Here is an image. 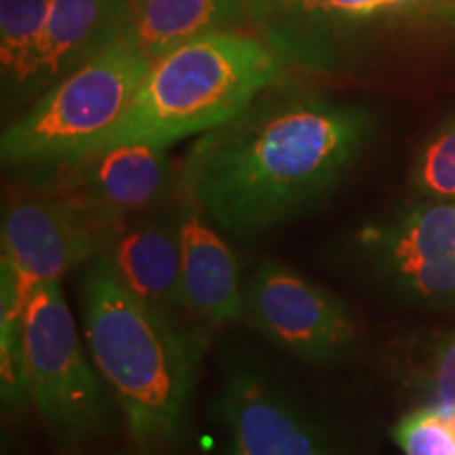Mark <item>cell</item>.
Segmentation results:
<instances>
[{
	"label": "cell",
	"instance_id": "cell-1",
	"mask_svg": "<svg viewBox=\"0 0 455 455\" xmlns=\"http://www.w3.org/2000/svg\"><path fill=\"white\" fill-rule=\"evenodd\" d=\"M369 133L365 108L275 84L195 141L180 184L218 230L253 241L327 198Z\"/></svg>",
	"mask_w": 455,
	"mask_h": 455
},
{
	"label": "cell",
	"instance_id": "cell-2",
	"mask_svg": "<svg viewBox=\"0 0 455 455\" xmlns=\"http://www.w3.org/2000/svg\"><path fill=\"white\" fill-rule=\"evenodd\" d=\"M81 301L84 344L133 441L150 455L173 449L186 428L204 335L131 293L104 255L84 272Z\"/></svg>",
	"mask_w": 455,
	"mask_h": 455
},
{
	"label": "cell",
	"instance_id": "cell-3",
	"mask_svg": "<svg viewBox=\"0 0 455 455\" xmlns=\"http://www.w3.org/2000/svg\"><path fill=\"white\" fill-rule=\"evenodd\" d=\"M284 66L287 61L261 38L241 32L180 44L152 61L123 121L100 150L123 144L167 148L207 133L278 84Z\"/></svg>",
	"mask_w": 455,
	"mask_h": 455
},
{
	"label": "cell",
	"instance_id": "cell-4",
	"mask_svg": "<svg viewBox=\"0 0 455 455\" xmlns=\"http://www.w3.org/2000/svg\"><path fill=\"white\" fill-rule=\"evenodd\" d=\"M152 60L124 38L44 91L0 138L13 167H51L98 152L123 121Z\"/></svg>",
	"mask_w": 455,
	"mask_h": 455
},
{
	"label": "cell",
	"instance_id": "cell-5",
	"mask_svg": "<svg viewBox=\"0 0 455 455\" xmlns=\"http://www.w3.org/2000/svg\"><path fill=\"white\" fill-rule=\"evenodd\" d=\"M24 348L30 403L57 439L78 445L112 430L118 403L78 338L60 281L28 295Z\"/></svg>",
	"mask_w": 455,
	"mask_h": 455
},
{
	"label": "cell",
	"instance_id": "cell-6",
	"mask_svg": "<svg viewBox=\"0 0 455 455\" xmlns=\"http://www.w3.org/2000/svg\"><path fill=\"white\" fill-rule=\"evenodd\" d=\"M244 315L261 335L316 367L344 361L356 339L344 301L275 259L261 261L244 283Z\"/></svg>",
	"mask_w": 455,
	"mask_h": 455
},
{
	"label": "cell",
	"instance_id": "cell-7",
	"mask_svg": "<svg viewBox=\"0 0 455 455\" xmlns=\"http://www.w3.org/2000/svg\"><path fill=\"white\" fill-rule=\"evenodd\" d=\"M41 169L49 178L47 192L72 203L110 232L150 213L173 184L167 148L155 144L114 146Z\"/></svg>",
	"mask_w": 455,
	"mask_h": 455
},
{
	"label": "cell",
	"instance_id": "cell-8",
	"mask_svg": "<svg viewBox=\"0 0 455 455\" xmlns=\"http://www.w3.org/2000/svg\"><path fill=\"white\" fill-rule=\"evenodd\" d=\"M375 272L411 299L455 301V204H413L356 238Z\"/></svg>",
	"mask_w": 455,
	"mask_h": 455
},
{
	"label": "cell",
	"instance_id": "cell-9",
	"mask_svg": "<svg viewBox=\"0 0 455 455\" xmlns=\"http://www.w3.org/2000/svg\"><path fill=\"white\" fill-rule=\"evenodd\" d=\"M114 232L61 196L30 195L11 201L3 220V258L11 261L26 295L60 281L106 253Z\"/></svg>",
	"mask_w": 455,
	"mask_h": 455
},
{
	"label": "cell",
	"instance_id": "cell-10",
	"mask_svg": "<svg viewBox=\"0 0 455 455\" xmlns=\"http://www.w3.org/2000/svg\"><path fill=\"white\" fill-rule=\"evenodd\" d=\"M220 413L228 428L226 455H335L291 398L249 367L226 373Z\"/></svg>",
	"mask_w": 455,
	"mask_h": 455
},
{
	"label": "cell",
	"instance_id": "cell-11",
	"mask_svg": "<svg viewBox=\"0 0 455 455\" xmlns=\"http://www.w3.org/2000/svg\"><path fill=\"white\" fill-rule=\"evenodd\" d=\"M129 13L131 0H53L17 108L121 41Z\"/></svg>",
	"mask_w": 455,
	"mask_h": 455
},
{
	"label": "cell",
	"instance_id": "cell-12",
	"mask_svg": "<svg viewBox=\"0 0 455 455\" xmlns=\"http://www.w3.org/2000/svg\"><path fill=\"white\" fill-rule=\"evenodd\" d=\"M104 258L131 293L155 308L178 315L181 301L180 213H146L118 228Z\"/></svg>",
	"mask_w": 455,
	"mask_h": 455
},
{
	"label": "cell",
	"instance_id": "cell-13",
	"mask_svg": "<svg viewBox=\"0 0 455 455\" xmlns=\"http://www.w3.org/2000/svg\"><path fill=\"white\" fill-rule=\"evenodd\" d=\"M180 238L184 310L213 325L238 321L244 315L238 259L190 201L180 212Z\"/></svg>",
	"mask_w": 455,
	"mask_h": 455
},
{
	"label": "cell",
	"instance_id": "cell-14",
	"mask_svg": "<svg viewBox=\"0 0 455 455\" xmlns=\"http://www.w3.org/2000/svg\"><path fill=\"white\" fill-rule=\"evenodd\" d=\"M251 24L244 0H131L123 38L152 61L195 38Z\"/></svg>",
	"mask_w": 455,
	"mask_h": 455
},
{
	"label": "cell",
	"instance_id": "cell-15",
	"mask_svg": "<svg viewBox=\"0 0 455 455\" xmlns=\"http://www.w3.org/2000/svg\"><path fill=\"white\" fill-rule=\"evenodd\" d=\"M53 0H0V78L3 104H20L32 60L47 26Z\"/></svg>",
	"mask_w": 455,
	"mask_h": 455
},
{
	"label": "cell",
	"instance_id": "cell-16",
	"mask_svg": "<svg viewBox=\"0 0 455 455\" xmlns=\"http://www.w3.org/2000/svg\"><path fill=\"white\" fill-rule=\"evenodd\" d=\"M28 295L21 289L17 272L7 258L0 261V382L3 401L13 411H21L30 403L26 378L24 310Z\"/></svg>",
	"mask_w": 455,
	"mask_h": 455
},
{
	"label": "cell",
	"instance_id": "cell-17",
	"mask_svg": "<svg viewBox=\"0 0 455 455\" xmlns=\"http://www.w3.org/2000/svg\"><path fill=\"white\" fill-rule=\"evenodd\" d=\"M405 455H455V411L430 407L409 413L395 428Z\"/></svg>",
	"mask_w": 455,
	"mask_h": 455
},
{
	"label": "cell",
	"instance_id": "cell-18",
	"mask_svg": "<svg viewBox=\"0 0 455 455\" xmlns=\"http://www.w3.org/2000/svg\"><path fill=\"white\" fill-rule=\"evenodd\" d=\"M413 181L426 196H455V116L426 141L415 161Z\"/></svg>",
	"mask_w": 455,
	"mask_h": 455
},
{
	"label": "cell",
	"instance_id": "cell-19",
	"mask_svg": "<svg viewBox=\"0 0 455 455\" xmlns=\"http://www.w3.org/2000/svg\"><path fill=\"white\" fill-rule=\"evenodd\" d=\"M432 395L435 407L455 411V341L443 346L436 356L432 371Z\"/></svg>",
	"mask_w": 455,
	"mask_h": 455
},
{
	"label": "cell",
	"instance_id": "cell-20",
	"mask_svg": "<svg viewBox=\"0 0 455 455\" xmlns=\"http://www.w3.org/2000/svg\"><path fill=\"white\" fill-rule=\"evenodd\" d=\"M70 455H124L118 451H72Z\"/></svg>",
	"mask_w": 455,
	"mask_h": 455
}]
</instances>
